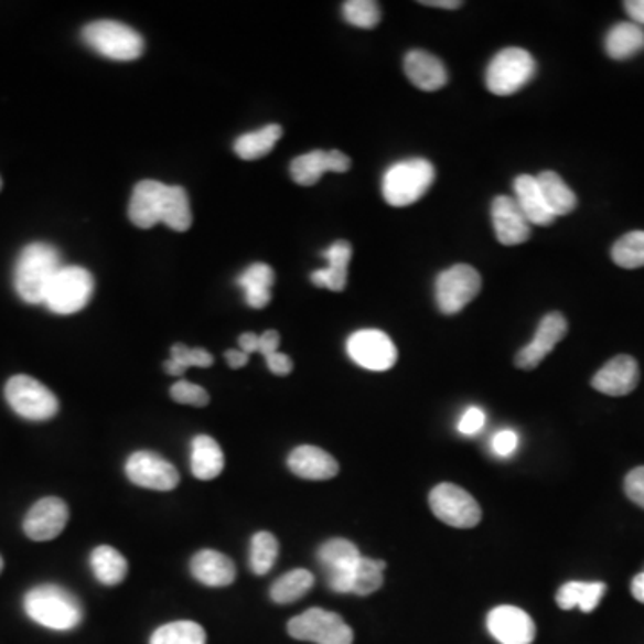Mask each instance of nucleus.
I'll return each mask as SVG.
<instances>
[{
  "instance_id": "f257e3e1",
  "label": "nucleus",
  "mask_w": 644,
  "mask_h": 644,
  "mask_svg": "<svg viewBox=\"0 0 644 644\" xmlns=\"http://www.w3.org/2000/svg\"><path fill=\"white\" fill-rule=\"evenodd\" d=\"M62 256L45 242H33L22 249L14 266L13 283L17 294L29 304H43L49 287L62 270Z\"/></svg>"
},
{
  "instance_id": "f03ea898",
  "label": "nucleus",
  "mask_w": 644,
  "mask_h": 644,
  "mask_svg": "<svg viewBox=\"0 0 644 644\" xmlns=\"http://www.w3.org/2000/svg\"><path fill=\"white\" fill-rule=\"evenodd\" d=\"M25 614L51 631H72L83 621V605L71 591L54 583L31 589L24 598Z\"/></svg>"
},
{
  "instance_id": "7ed1b4c3",
  "label": "nucleus",
  "mask_w": 644,
  "mask_h": 644,
  "mask_svg": "<svg viewBox=\"0 0 644 644\" xmlns=\"http://www.w3.org/2000/svg\"><path fill=\"white\" fill-rule=\"evenodd\" d=\"M436 180V169L425 158H412L394 163L385 172L382 192L394 208H405L427 194Z\"/></svg>"
},
{
  "instance_id": "20e7f679",
  "label": "nucleus",
  "mask_w": 644,
  "mask_h": 644,
  "mask_svg": "<svg viewBox=\"0 0 644 644\" xmlns=\"http://www.w3.org/2000/svg\"><path fill=\"white\" fill-rule=\"evenodd\" d=\"M80 34L88 47L114 62H135L142 56L146 49L142 34L115 20L92 22Z\"/></svg>"
},
{
  "instance_id": "39448f33",
  "label": "nucleus",
  "mask_w": 644,
  "mask_h": 644,
  "mask_svg": "<svg viewBox=\"0 0 644 644\" xmlns=\"http://www.w3.org/2000/svg\"><path fill=\"white\" fill-rule=\"evenodd\" d=\"M536 71V60L525 49H503L489 63L485 86L494 95L516 94L534 79Z\"/></svg>"
},
{
  "instance_id": "423d86ee",
  "label": "nucleus",
  "mask_w": 644,
  "mask_h": 644,
  "mask_svg": "<svg viewBox=\"0 0 644 644\" xmlns=\"http://www.w3.org/2000/svg\"><path fill=\"white\" fill-rule=\"evenodd\" d=\"M94 289L90 270L79 266H63L49 287L43 304L57 315H72L90 303Z\"/></svg>"
},
{
  "instance_id": "0eeeda50",
  "label": "nucleus",
  "mask_w": 644,
  "mask_h": 644,
  "mask_svg": "<svg viewBox=\"0 0 644 644\" xmlns=\"http://www.w3.org/2000/svg\"><path fill=\"white\" fill-rule=\"evenodd\" d=\"M4 396L13 412L28 421H49L60 410L56 394L28 375H17L8 379Z\"/></svg>"
},
{
  "instance_id": "6e6552de",
  "label": "nucleus",
  "mask_w": 644,
  "mask_h": 644,
  "mask_svg": "<svg viewBox=\"0 0 644 644\" xmlns=\"http://www.w3.org/2000/svg\"><path fill=\"white\" fill-rule=\"evenodd\" d=\"M290 637L315 644H353L355 635L346 621L335 612L324 609H309L292 618L287 625Z\"/></svg>"
},
{
  "instance_id": "1a4fd4ad",
  "label": "nucleus",
  "mask_w": 644,
  "mask_h": 644,
  "mask_svg": "<svg viewBox=\"0 0 644 644\" xmlns=\"http://www.w3.org/2000/svg\"><path fill=\"white\" fill-rule=\"evenodd\" d=\"M480 289H482V278L479 270L468 264L450 267L437 276V307L446 315L462 312L480 294Z\"/></svg>"
},
{
  "instance_id": "9d476101",
  "label": "nucleus",
  "mask_w": 644,
  "mask_h": 644,
  "mask_svg": "<svg viewBox=\"0 0 644 644\" xmlns=\"http://www.w3.org/2000/svg\"><path fill=\"white\" fill-rule=\"evenodd\" d=\"M431 511L444 525L453 528H473L482 519V508L468 491L453 485L441 483L437 485L428 497Z\"/></svg>"
},
{
  "instance_id": "9b49d317",
  "label": "nucleus",
  "mask_w": 644,
  "mask_h": 644,
  "mask_svg": "<svg viewBox=\"0 0 644 644\" xmlns=\"http://www.w3.org/2000/svg\"><path fill=\"white\" fill-rule=\"evenodd\" d=\"M346 350L351 361L356 365L376 373L393 369L398 361V350L390 341V336L379 330H361L353 333L347 339Z\"/></svg>"
},
{
  "instance_id": "f8f14e48",
  "label": "nucleus",
  "mask_w": 644,
  "mask_h": 644,
  "mask_svg": "<svg viewBox=\"0 0 644 644\" xmlns=\"http://www.w3.org/2000/svg\"><path fill=\"white\" fill-rule=\"evenodd\" d=\"M126 474L138 487L172 491L180 483V473L163 457L151 451H137L126 462Z\"/></svg>"
},
{
  "instance_id": "ddd939ff",
  "label": "nucleus",
  "mask_w": 644,
  "mask_h": 644,
  "mask_svg": "<svg viewBox=\"0 0 644 644\" xmlns=\"http://www.w3.org/2000/svg\"><path fill=\"white\" fill-rule=\"evenodd\" d=\"M318 557L330 589L339 594H347L353 569L362 559L356 545L347 539H330L319 548Z\"/></svg>"
},
{
  "instance_id": "4468645a",
  "label": "nucleus",
  "mask_w": 644,
  "mask_h": 644,
  "mask_svg": "<svg viewBox=\"0 0 644 644\" xmlns=\"http://www.w3.org/2000/svg\"><path fill=\"white\" fill-rule=\"evenodd\" d=\"M67 503L62 497H42L34 503L24 519L25 536L36 543L56 539L68 523Z\"/></svg>"
},
{
  "instance_id": "2eb2a0df",
  "label": "nucleus",
  "mask_w": 644,
  "mask_h": 644,
  "mask_svg": "<svg viewBox=\"0 0 644 644\" xmlns=\"http://www.w3.org/2000/svg\"><path fill=\"white\" fill-rule=\"evenodd\" d=\"M487 631L500 644H532L536 623L519 607L502 605L489 612Z\"/></svg>"
},
{
  "instance_id": "dca6fc26",
  "label": "nucleus",
  "mask_w": 644,
  "mask_h": 644,
  "mask_svg": "<svg viewBox=\"0 0 644 644\" xmlns=\"http://www.w3.org/2000/svg\"><path fill=\"white\" fill-rule=\"evenodd\" d=\"M566 333H568V321H566L562 313H548L539 322L534 341L517 353V367L525 371L536 369L537 365L545 361L546 356L554 351V347L562 341Z\"/></svg>"
},
{
  "instance_id": "f3484780",
  "label": "nucleus",
  "mask_w": 644,
  "mask_h": 644,
  "mask_svg": "<svg viewBox=\"0 0 644 644\" xmlns=\"http://www.w3.org/2000/svg\"><path fill=\"white\" fill-rule=\"evenodd\" d=\"M351 169L350 157L336 151H310L294 158L290 163V175L301 186L318 185L324 172H347Z\"/></svg>"
},
{
  "instance_id": "a211bd4d",
  "label": "nucleus",
  "mask_w": 644,
  "mask_h": 644,
  "mask_svg": "<svg viewBox=\"0 0 644 644\" xmlns=\"http://www.w3.org/2000/svg\"><path fill=\"white\" fill-rule=\"evenodd\" d=\"M494 233L503 246H519L532 237V224L517 206L516 200L507 195H497L491 206Z\"/></svg>"
},
{
  "instance_id": "6ab92c4d",
  "label": "nucleus",
  "mask_w": 644,
  "mask_h": 644,
  "mask_svg": "<svg viewBox=\"0 0 644 644\" xmlns=\"http://www.w3.org/2000/svg\"><path fill=\"white\" fill-rule=\"evenodd\" d=\"M640 384V365L629 355H618L607 362L591 379L592 389L607 396H626Z\"/></svg>"
},
{
  "instance_id": "aec40b11",
  "label": "nucleus",
  "mask_w": 644,
  "mask_h": 644,
  "mask_svg": "<svg viewBox=\"0 0 644 644\" xmlns=\"http://www.w3.org/2000/svg\"><path fill=\"white\" fill-rule=\"evenodd\" d=\"M165 186V183L157 180H143L135 186L129 201V218L137 228L149 229L161 223V203Z\"/></svg>"
},
{
  "instance_id": "412c9836",
  "label": "nucleus",
  "mask_w": 644,
  "mask_h": 644,
  "mask_svg": "<svg viewBox=\"0 0 644 644\" xmlns=\"http://www.w3.org/2000/svg\"><path fill=\"white\" fill-rule=\"evenodd\" d=\"M405 74L414 86L422 92L441 90L442 86L448 83V71L444 63L433 54L416 49L405 56L402 63Z\"/></svg>"
},
{
  "instance_id": "4be33fe9",
  "label": "nucleus",
  "mask_w": 644,
  "mask_h": 644,
  "mask_svg": "<svg viewBox=\"0 0 644 644\" xmlns=\"http://www.w3.org/2000/svg\"><path fill=\"white\" fill-rule=\"evenodd\" d=\"M289 470L303 480L322 482L339 474V462L318 446H299L289 455Z\"/></svg>"
},
{
  "instance_id": "5701e85b",
  "label": "nucleus",
  "mask_w": 644,
  "mask_h": 644,
  "mask_svg": "<svg viewBox=\"0 0 644 644\" xmlns=\"http://www.w3.org/2000/svg\"><path fill=\"white\" fill-rule=\"evenodd\" d=\"M190 573L208 588H226L237 578V568L229 557L215 550H203L190 560Z\"/></svg>"
},
{
  "instance_id": "b1692460",
  "label": "nucleus",
  "mask_w": 644,
  "mask_h": 644,
  "mask_svg": "<svg viewBox=\"0 0 644 644\" xmlns=\"http://www.w3.org/2000/svg\"><path fill=\"white\" fill-rule=\"evenodd\" d=\"M322 256L328 260V267L315 270L310 276V280L315 287L321 289L333 290V292H342L347 285V266H350L351 256H353V247L350 242L336 240L333 246L328 247Z\"/></svg>"
},
{
  "instance_id": "393cba45",
  "label": "nucleus",
  "mask_w": 644,
  "mask_h": 644,
  "mask_svg": "<svg viewBox=\"0 0 644 644\" xmlns=\"http://www.w3.org/2000/svg\"><path fill=\"white\" fill-rule=\"evenodd\" d=\"M514 192H516V203L522 208L528 223L536 226H551L555 223V215L546 206L545 197L540 194L539 185L534 175H517L514 181Z\"/></svg>"
},
{
  "instance_id": "a878e982",
  "label": "nucleus",
  "mask_w": 644,
  "mask_h": 644,
  "mask_svg": "<svg viewBox=\"0 0 644 644\" xmlns=\"http://www.w3.org/2000/svg\"><path fill=\"white\" fill-rule=\"evenodd\" d=\"M192 474L195 479L208 482L217 479L224 470V453L215 439L208 436H197L192 441V457H190Z\"/></svg>"
},
{
  "instance_id": "bb28decb",
  "label": "nucleus",
  "mask_w": 644,
  "mask_h": 644,
  "mask_svg": "<svg viewBox=\"0 0 644 644\" xmlns=\"http://www.w3.org/2000/svg\"><path fill=\"white\" fill-rule=\"evenodd\" d=\"M237 283L246 292V303L251 309H266L272 299L270 289L275 285V270L267 264H253L238 276Z\"/></svg>"
},
{
  "instance_id": "cd10ccee",
  "label": "nucleus",
  "mask_w": 644,
  "mask_h": 644,
  "mask_svg": "<svg viewBox=\"0 0 644 644\" xmlns=\"http://www.w3.org/2000/svg\"><path fill=\"white\" fill-rule=\"evenodd\" d=\"M644 51V29L634 22L612 25L605 36L607 56L623 62Z\"/></svg>"
},
{
  "instance_id": "c85d7f7f",
  "label": "nucleus",
  "mask_w": 644,
  "mask_h": 644,
  "mask_svg": "<svg viewBox=\"0 0 644 644\" xmlns=\"http://www.w3.org/2000/svg\"><path fill=\"white\" fill-rule=\"evenodd\" d=\"M605 591L607 586L603 582H568L559 589L555 600L562 611H571L578 607L580 611L589 614L600 605Z\"/></svg>"
},
{
  "instance_id": "c756f323",
  "label": "nucleus",
  "mask_w": 644,
  "mask_h": 644,
  "mask_svg": "<svg viewBox=\"0 0 644 644\" xmlns=\"http://www.w3.org/2000/svg\"><path fill=\"white\" fill-rule=\"evenodd\" d=\"M536 180L540 194L545 197L546 206L555 217L571 214L577 208V195L564 183L562 178L557 172H540Z\"/></svg>"
},
{
  "instance_id": "7c9ffc66",
  "label": "nucleus",
  "mask_w": 644,
  "mask_h": 644,
  "mask_svg": "<svg viewBox=\"0 0 644 644\" xmlns=\"http://www.w3.org/2000/svg\"><path fill=\"white\" fill-rule=\"evenodd\" d=\"M192 208L189 194L183 186L167 185L161 203V223L174 232H189L192 226Z\"/></svg>"
},
{
  "instance_id": "2f4dec72",
  "label": "nucleus",
  "mask_w": 644,
  "mask_h": 644,
  "mask_svg": "<svg viewBox=\"0 0 644 644\" xmlns=\"http://www.w3.org/2000/svg\"><path fill=\"white\" fill-rule=\"evenodd\" d=\"M281 137H283V128L280 124H269L266 128L238 137L233 149L242 160H260L275 149Z\"/></svg>"
},
{
  "instance_id": "473e14b6",
  "label": "nucleus",
  "mask_w": 644,
  "mask_h": 644,
  "mask_svg": "<svg viewBox=\"0 0 644 644\" xmlns=\"http://www.w3.org/2000/svg\"><path fill=\"white\" fill-rule=\"evenodd\" d=\"M92 571L105 586H119L128 577V560L111 546H97L90 555Z\"/></svg>"
},
{
  "instance_id": "72a5a7b5",
  "label": "nucleus",
  "mask_w": 644,
  "mask_h": 644,
  "mask_svg": "<svg viewBox=\"0 0 644 644\" xmlns=\"http://www.w3.org/2000/svg\"><path fill=\"white\" fill-rule=\"evenodd\" d=\"M313 575L309 569H292L289 573L278 578L272 588H270V598L272 602L287 605V603H294L307 594L313 588Z\"/></svg>"
},
{
  "instance_id": "f704fd0d",
  "label": "nucleus",
  "mask_w": 644,
  "mask_h": 644,
  "mask_svg": "<svg viewBox=\"0 0 644 644\" xmlns=\"http://www.w3.org/2000/svg\"><path fill=\"white\" fill-rule=\"evenodd\" d=\"M387 564L384 560L367 559L362 557L351 575L347 594L356 597H369L384 586V571Z\"/></svg>"
},
{
  "instance_id": "c9c22d12",
  "label": "nucleus",
  "mask_w": 644,
  "mask_h": 644,
  "mask_svg": "<svg viewBox=\"0 0 644 644\" xmlns=\"http://www.w3.org/2000/svg\"><path fill=\"white\" fill-rule=\"evenodd\" d=\"M149 644H206V632L194 621H174L157 629Z\"/></svg>"
},
{
  "instance_id": "e433bc0d",
  "label": "nucleus",
  "mask_w": 644,
  "mask_h": 644,
  "mask_svg": "<svg viewBox=\"0 0 644 644\" xmlns=\"http://www.w3.org/2000/svg\"><path fill=\"white\" fill-rule=\"evenodd\" d=\"M214 364V356L203 347H189L185 344H174L171 358L163 364L167 375L183 376L189 367H210Z\"/></svg>"
},
{
  "instance_id": "4c0bfd02",
  "label": "nucleus",
  "mask_w": 644,
  "mask_h": 644,
  "mask_svg": "<svg viewBox=\"0 0 644 644\" xmlns=\"http://www.w3.org/2000/svg\"><path fill=\"white\" fill-rule=\"evenodd\" d=\"M612 261L623 269L644 267V232H631L623 235L612 246Z\"/></svg>"
},
{
  "instance_id": "58836bf2",
  "label": "nucleus",
  "mask_w": 644,
  "mask_h": 644,
  "mask_svg": "<svg viewBox=\"0 0 644 644\" xmlns=\"http://www.w3.org/2000/svg\"><path fill=\"white\" fill-rule=\"evenodd\" d=\"M280 554V545L269 532H258L251 539V554H249V564H251L253 573L267 575Z\"/></svg>"
},
{
  "instance_id": "ea45409f",
  "label": "nucleus",
  "mask_w": 644,
  "mask_h": 644,
  "mask_svg": "<svg viewBox=\"0 0 644 644\" xmlns=\"http://www.w3.org/2000/svg\"><path fill=\"white\" fill-rule=\"evenodd\" d=\"M342 14L347 24L361 29H375L382 20V11L375 0H347L342 6Z\"/></svg>"
},
{
  "instance_id": "a19ab883",
  "label": "nucleus",
  "mask_w": 644,
  "mask_h": 644,
  "mask_svg": "<svg viewBox=\"0 0 644 644\" xmlns=\"http://www.w3.org/2000/svg\"><path fill=\"white\" fill-rule=\"evenodd\" d=\"M171 396L174 401L190 407H206L210 402V394L201 385L190 384L186 379H180L172 385Z\"/></svg>"
},
{
  "instance_id": "79ce46f5",
  "label": "nucleus",
  "mask_w": 644,
  "mask_h": 644,
  "mask_svg": "<svg viewBox=\"0 0 644 644\" xmlns=\"http://www.w3.org/2000/svg\"><path fill=\"white\" fill-rule=\"evenodd\" d=\"M485 421H487V416H485L482 408H468L464 416L460 417L459 431L462 436H476L485 427Z\"/></svg>"
},
{
  "instance_id": "37998d69",
  "label": "nucleus",
  "mask_w": 644,
  "mask_h": 644,
  "mask_svg": "<svg viewBox=\"0 0 644 644\" xmlns=\"http://www.w3.org/2000/svg\"><path fill=\"white\" fill-rule=\"evenodd\" d=\"M625 493L637 507L644 508V465L626 474Z\"/></svg>"
},
{
  "instance_id": "c03bdc74",
  "label": "nucleus",
  "mask_w": 644,
  "mask_h": 644,
  "mask_svg": "<svg viewBox=\"0 0 644 644\" xmlns=\"http://www.w3.org/2000/svg\"><path fill=\"white\" fill-rule=\"evenodd\" d=\"M517 446H519V436L514 430L497 431L491 442V448L497 457H511L517 450Z\"/></svg>"
},
{
  "instance_id": "a18cd8bd",
  "label": "nucleus",
  "mask_w": 644,
  "mask_h": 644,
  "mask_svg": "<svg viewBox=\"0 0 644 644\" xmlns=\"http://www.w3.org/2000/svg\"><path fill=\"white\" fill-rule=\"evenodd\" d=\"M267 367H269L270 373H275L278 376H287L294 369V364L290 361V356L283 355V353H275V355L267 356L266 358Z\"/></svg>"
},
{
  "instance_id": "49530a36",
  "label": "nucleus",
  "mask_w": 644,
  "mask_h": 644,
  "mask_svg": "<svg viewBox=\"0 0 644 644\" xmlns=\"http://www.w3.org/2000/svg\"><path fill=\"white\" fill-rule=\"evenodd\" d=\"M278 347H280V333L276 330H267L266 333H261L260 341H258V353L260 355L270 356L278 353Z\"/></svg>"
},
{
  "instance_id": "de8ad7c7",
  "label": "nucleus",
  "mask_w": 644,
  "mask_h": 644,
  "mask_svg": "<svg viewBox=\"0 0 644 644\" xmlns=\"http://www.w3.org/2000/svg\"><path fill=\"white\" fill-rule=\"evenodd\" d=\"M625 11L634 24L644 25V0H626Z\"/></svg>"
},
{
  "instance_id": "09e8293b",
  "label": "nucleus",
  "mask_w": 644,
  "mask_h": 644,
  "mask_svg": "<svg viewBox=\"0 0 644 644\" xmlns=\"http://www.w3.org/2000/svg\"><path fill=\"white\" fill-rule=\"evenodd\" d=\"M258 341H260V335H256V333H242L238 336V346L247 355H253V353H258Z\"/></svg>"
},
{
  "instance_id": "8fccbe9b",
  "label": "nucleus",
  "mask_w": 644,
  "mask_h": 644,
  "mask_svg": "<svg viewBox=\"0 0 644 644\" xmlns=\"http://www.w3.org/2000/svg\"><path fill=\"white\" fill-rule=\"evenodd\" d=\"M224 358H226V362H228L232 369H240V367H244V365H247V362H249V355L240 350L226 351V353H224Z\"/></svg>"
},
{
  "instance_id": "3c124183",
  "label": "nucleus",
  "mask_w": 644,
  "mask_h": 644,
  "mask_svg": "<svg viewBox=\"0 0 644 644\" xmlns=\"http://www.w3.org/2000/svg\"><path fill=\"white\" fill-rule=\"evenodd\" d=\"M421 4L442 8V10H459L462 2L460 0H422Z\"/></svg>"
},
{
  "instance_id": "603ef678",
  "label": "nucleus",
  "mask_w": 644,
  "mask_h": 644,
  "mask_svg": "<svg viewBox=\"0 0 644 644\" xmlns=\"http://www.w3.org/2000/svg\"><path fill=\"white\" fill-rule=\"evenodd\" d=\"M632 594L637 602L644 603V571L632 580Z\"/></svg>"
},
{
  "instance_id": "864d4df0",
  "label": "nucleus",
  "mask_w": 644,
  "mask_h": 644,
  "mask_svg": "<svg viewBox=\"0 0 644 644\" xmlns=\"http://www.w3.org/2000/svg\"><path fill=\"white\" fill-rule=\"evenodd\" d=\"M2 568H4V560L0 557V573H2Z\"/></svg>"
},
{
  "instance_id": "5fc2aeb1",
  "label": "nucleus",
  "mask_w": 644,
  "mask_h": 644,
  "mask_svg": "<svg viewBox=\"0 0 644 644\" xmlns=\"http://www.w3.org/2000/svg\"><path fill=\"white\" fill-rule=\"evenodd\" d=\"M0 190H2V180H0Z\"/></svg>"
}]
</instances>
